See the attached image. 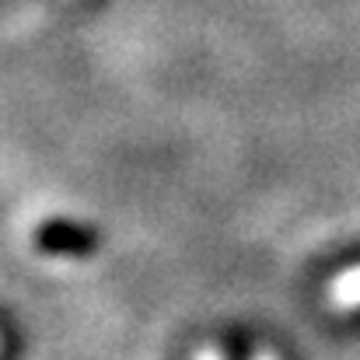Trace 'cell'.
Instances as JSON below:
<instances>
[{
  "mask_svg": "<svg viewBox=\"0 0 360 360\" xmlns=\"http://www.w3.org/2000/svg\"><path fill=\"white\" fill-rule=\"evenodd\" d=\"M326 294H329V304L340 308V311L360 308V266H350V269L336 273Z\"/></svg>",
  "mask_w": 360,
  "mask_h": 360,
  "instance_id": "1",
  "label": "cell"
},
{
  "mask_svg": "<svg viewBox=\"0 0 360 360\" xmlns=\"http://www.w3.org/2000/svg\"><path fill=\"white\" fill-rule=\"evenodd\" d=\"M193 360H224V354H221L217 347H207V350H200Z\"/></svg>",
  "mask_w": 360,
  "mask_h": 360,
  "instance_id": "2",
  "label": "cell"
},
{
  "mask_svg": "<svg viewBox=\"0 0 360 360\" xmlns=\"http://www.w3.org/2000/svg\"><path fill=\"white\" fill-rule=\"evenodd\" d=\"M255 360H276V357H273V354H259Z\"/></svg>",
  "mask_w": 360,
  "mask_h": 360,
  "instance_id": "3",
  "label": "cell"
},
{
  "mask_svg": "<svg viewBox=\"0 0 360 360\" xmlns=\"http://www.w3.org/2000/svg\"><path fill=\"white\" fill-rule=\"evenodd\" d=\"M0 347H4V340H0Z\"/></svg>",
  "mask_w": 360,
  "mask_h": 360,
  "instance_id": "4",
  "label": "cell"
}]
</instances>
